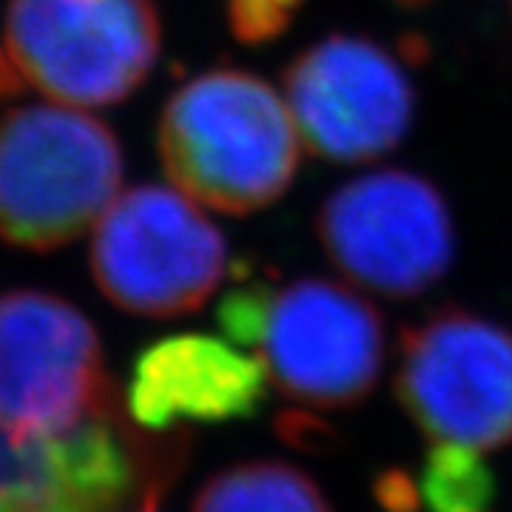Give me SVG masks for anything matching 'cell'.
Listing matches in <instances>:
<instances>
[{"label": "cell", "instance_id": "cell-1", "mask_svg": "<svg viewBox=\"0 0 512 512\" xmlns=\"http://www.w3.org/2000/svg\"><path fill=\"white\" fill-rule=\"evenodd\" d=\"M299 128L271 83L214 69L165 103L157 148L177 191L222 214H254L276 202L299 165Z\"/></svg>", "mask_w": 512, "mask_h": 512}, {"label": "cell", "instance_id": "cell-2", "mask_svg": "<svg viewBox=\"0 0 512 512\" xmlns=\"http://www.w3.org/2000/svg\"><path fill=\"white\" fill-rule=\"evenodd\" d=\"M123 151L103 120L63 106L0 117V239L52 251L117 200Z\"/></svg>", "mask_w": 512, "mask_h": 512}, {"label": "cell", "instance_id": "cell-3", "mask_svg": "<svg viewBox=\"0 0 512 512\" xmlns=\"http://www.w3.org/2000/svg\"><path fill=\"white\" fill-rule=\"evenodd\" d=\"M225 265V237L183 191L137 185L97 220L94 282L134 316L171 319L200 311Z\"/></svg>", "mask_w": 512, "mask_h": 512}, {"label": "cell", "instance_id": "cell-4", "mask_svg": "<svg viewBox=\"0 0 512 512\" xmlns=\"http://www.w3.org/2000/svg\"><path fill=\"white\" fill-rule=\"evenodd\" d=\"M3 52L57 103L109 106L154 69L160 18L151 0H12Z\"/></svg>", "mask_w": 512, "mask_h": 512}, {"label": "cell", "instance_id": "cell-5", "mask_svg": "<svg viewBox=\"0 0 512 512\" xmlns=\"http://www.w3.org/2000/svg\"><path fill=\"white\" fill-rule=\"evenodd\" d=\"M316 237L353 285L384 299H413L450 271V205L427 177L379 168L336 188L316 214Z\"/></svg>", "mask_w": 512, "mask_h": 512}, {"label": "cell", "instance_id": "cell-6", "mask_svg": "<svg viewBox=\"0 0 512 512\" xmlns=\"http://www.w3.org/2000/svg\"><path fill=\"white\" fill-rule=\"evenodd\" d=\"M396 396L430 439L512 444V330L461 308L404 328Z\"/></svg>", "mask_w": 512, "mask_h": 512}, {"label": "cell", "instance_id": "cell-7", "mask_svg": "<svg viewBox=\"0 0 512 512\" xmlns=\"http://www.w3.org/2000/svg\"><path fill=\"white\" fill-rule=\"evenodd\" d=\"M251 348L259 350L268 382L302 410H345L376 387L384 322L362 293L305 276L271 288Z\"/></svg>", "mask_w": 512, "mask_h": 512}, {"label": "cell", "instance_id": "cell-8", "mask_svg": "<svg viewBox=\"0 0 512 512\" xmlns=\"http://www.w3.org/2000/svg\"><path fill=\"white\" fill-rule=\"evenodd\" d=\"M109 410L111 387L92 322L52 293L3 296L0 427L60 436Z\"/></svg>", "mask_w": 512, "mask_h": 512}, {"label": "cell", "instance_id": "cell-9", "mask_svg": "<svg viewBox=\"0 0 512 512\" xmlns=\"http://www.w3.org/2000/svg\"><path fill=\"white\" fill-rule=\"evenodd\" d=\"M302 143L333 163H367L399 146L416 94L402 63L359 35H330L293 57L282 74Z\"/></svg>", "mask_w": 512, "mask_h": 512}, {"label": "cell", "instance_id": "cell-10", "mask_svg": "<svg viewBox=\"0 0 512 512\" xmlns=\"http://www.w3.org/2000/svg\"><path fill=\"white\" fill-rule=\"evenodd\" d=\"M268 373L222 339L180 333L146 348L128 382V410L148 430L180 421L220 424L251 419L265 404Z\"/></svg>", "mask_w": 512, "mask_h": 512}, {"label": "cell", "instance_id": "cell-11", "mask_svg": "<svg viewBox=\"0 0 512 512\" xmlns=\"http://www.w3.org/2000/svg\"><path fill=\"white\" fill-rule=\"evenodd\" d=\"M194 512H330L322 490L282 461H248L214 476Z\"/></svg>", "mask_w": 512, "mask_h": 512}, {"label": "cell", "instance_id": "cell-12", "mask_svg": "<svg viewBox=\"0 0 512 512\" xmlns=\"http://www.w3.org/2000/svg\"><path fill=\"white\" fill-rule=\"evenodd\" d=\"M416 481L419 507L430 512H490L495 478L473 447L439 441L430 450Z\"/></svg>", "mask_w": 512, "mask_h": 512}, {"label": "cell", "instance_id": "cell-13", "mask_svg": "<svg viewBox=\"0 0 512 512\" xmlns=\"http://www.w3.org/2000/svg\"><path fill=\"white\" fill-rule=\"evenodd\" d=\"M296 6L299 0H225V15L237 40L259 46L288 29Z\"/></svg>", "mask_w": 512, "mask_h": 512}, {"label": "cell", "instance_id": "cell-14", "mask_svg": "<svg viewBox=\"0 0 512 512\" xmlns=\"http://www.w3.org/2000/svg\"><path fill=\"white\" fill-rule=\"evenodd\" d=\"M15 66L6 52H0V94H9L18 89V77H15Z\"/></svg>", "mask_w": 512, "mask_h": 512}, {"label": "cell", "instance_id": "cell-15", "mask_svg": "<svg viewBox=\"0 0 512 512\" xmlns=\"http://www.w3.org/2000/svg\"><path fill=\"white\" fill-rule=\"evenodd\" d=\"M137 512H157V495H148L146 504H143Z\"/></svg>", "mask_w": 512, "mask_h": 512}, {"label": "cell", "instance_id": "cell-16", "mask_svg": "<svg viewBox=\"0 0 512 512\" xmlns=\"http://www.w3.org/2000/svg\"><path fill=\"white\" fill-rule=\"evenodd\" d=\"M510 6H512V0H510Z\"/></svg>", "mask_w": 512, "mask_h": 512}]
</instances>
